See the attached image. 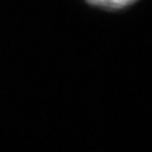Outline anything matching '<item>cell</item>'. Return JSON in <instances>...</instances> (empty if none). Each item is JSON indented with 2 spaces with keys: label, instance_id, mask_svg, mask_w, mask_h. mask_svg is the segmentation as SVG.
I'll list each match as a JSON object with an SVG mask.
<instances>
[{
  "label": "cell",
  "instance_id": "1",
  "mask_svg": "<svg viewBox=\"0 0 152 152\" xmlns=\"http://www.w3.org/2000/svg\"><path fill=\"white\" fill-rule=\"evenodd\" d=\"M87 3L97 7H104L109 10H120V9H125L128 6L137 3L138 0H86Z\"/></svg>",
  "mask_w": 152,
  "mask_h": 152
}]
</instances>
